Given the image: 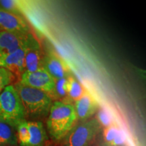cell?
<instances>
[{
    "mask_svg": "<svg viewBox=\"0 0 146 146\" xmlns=\"http://www.w3.org/2000/svg\"><path fill=\"white\" fill-rule=\"evenodd\" d=\"M29 137L23 146H45L47 141L46 131L42 122L39 120L27 121Z\"/></svg>",
    "mask_w": 146,
    "mask_h": 146,
    "instance_id": "12",
    "label": "cell"
},
{
    "mask_svg": "<svg viewBox=\"0 0 146 146\" xmlns=\"http://www.w3.org/2000/svg\"><path fill=\"white\" fill-rule=\"evenodd\" d=\"M85 89L75 78L70 75L67 81V97L72 101L76 102L85 92Z\"/></svg>",
    "mask_w": 146,
    "mask_h": 146,
    "instance_id": "14",
    "label": "cell"
},
{
    "mask_svg": "<svg viewBox=\"0 0 146 146\" xmlns=\"http://www.w3.org/2000/svg\"><path fill=\"white\" fill-rule=\"evenodd\" d=\"M74 107L77 120L84 122L89 120L98 112L99 104L90 93L85 91L83 96L75 102Z\"/></svg>",
    "mask_w": 146,
    "mask_h": 146,
    "instance_id": "11",
    "label": "cell"
},
{
    "mask_svg": "<svg viewBox=\"0 0 146 146\" xmlns=\"http://www.w3.org/2000/svg\"><path fill=\"white\" fill-rule=\"evenodd\" d=\"M47 116V131L51 137L57 141L65 138L77 120L74 106L66 102H54Z\"/></svg>",
    "mask_w": 146,
    "mask_h": 146,
    "instance_id": "1",
    "label": "cell"
},
{
    "mask_svg": "<svg viewBox=\"0 0 146 146\" xmlns=\"http://www.w3.org/2000/svg\"><path fill=\"white\" fill-rule=\"evenodd\" d=\"M121 128L116 123H114L111 125L104 128L102 133L101 142L100 146H105L110 143L121 130Z\"/></svg>",
    "mask_w": 146,
    "mask_h": 146,
    "instance_id": "15",
    "label": "cell"
},
{
    "mask_svg": "<svg viewBox=\"0 0 146 146\" xmlns=\"http://www.w3.org/2000/svg\"><path fill=\"white\" fill-rule=\"evenodd\" d=\"M0 5L3 10L20 14V8L17 0H0Z\"/></svg>",
    "mask_w": 146,
    "mask_h": 146,
    "instance_id": "20",
    "label": "cell"
},
{
    "mask_svg": "<svg viewBox=\"0 0 146 146\" xmlns=\"http://www.w3.org/2000/svg\"><path fill=\"white\" fill-rule=\"evenodd\" d=\"M29 34L0 31V60L23 46L27 42Z\"/></svg>",
    "mask_w": 146,
    "mask_h": 146,
    "instance_id": "9",
    "label": "cell"
},
{
    "mask_svg": "<svg viewBox=\"0 0 146 146\" xmlns=\"http://www.w3.org/2000/svg\"><path fill=\"white\" fill-rule=\"evenodd\" d=\"M67 81H68V77L56 80L54 97L60 98L67 97Z\"/></svg>",
    "mask_w": 146,
    "mask_h": 146,
    "instance_id": "19",
    "label": "cell"
},
{
    "mask_svg": "<svg viewBox=\"0 0 146 146\" xmlns=\"http://www.w3.org/2000/svg\"><path fill=\"white\" fill-rule=\"evenodd\" d=\"M101 126L96 118L74 125L64 138V146H90Z\"/></svg>",
    "mask_w": 146,
    "mask_h": 146,
    "instance_id": "4",
    "label": "cell"
},
{
    "mask_svg": "<svg viewBox=\"0 0 146 146\" xmlns=\"http://www.w3.org/2000/svg\"><path fill=\"white\" fill-rule=\"evenodd\" d=\"M127 137L125 131L121 129L117 136L110 143L105 146H127Z\"/></svg>",
    "mask_w": 146,
    "mask_h": 146,
    "instance_id": "21",
    "label": "cell"
},
{
    "mask_svg": "<svg viewBox=\"0 0 146 146\" xmlns=\"http://www.w3.org/2000/svg\"><path fill=\"white\" fill-rule=\"evenodd\" d=\"M26 120L25 110L14 85H8L0 94V121L16 129Z\"/></svg>",
    "mask_w": 146,
    "mask_h": 146,
    "instance_id": "3",
    "label": "cell"
},
{
    "mask_svg": "<svg viewBox=\"0 0 146 146\" xmlns=\"http://www.w3.org/2000/svg\"><path fill=\"white\" fill-rule=\"evenodd\" d=\"M26 44L27 42L23 46L14 51L12 54L0 60V67H2L10 71L15 76L21 77V74L25 72V56Z\"/></svg>",
    "mask_w": 146,
    "mask_h": 146,
    "instance_id": "10",
    "label": "cell"
},
{
    "mask_svg": "<svg viewBox=\"0 0 146 146\" xmlns=\"http://www.w3.org/2000/svg\"><path fill=\"white\" fill-rule=\"evenodd\" d=\"M97 120L100 123V126L106 127L115 123L113 116L110 111L106 108H101L98 109L97 114Z\"/></svg>",
    "mask_w": 146,
    "mask_h": 146,
    "instance_id": "16",
    "label": "cell"
},
{
    "mask_svg": "<svg viewBox=\"0 0 146 146\" xmlns=\"http://www.w3.org/2000/svg\"><path fill=\"white\" fill-rule=\"evenodd\" d=\"M20 78V82L23 85L44 91L50 95L52 99L54 97L56 80L45 70L24 72Z\"/></svg>",
    "mask_w": 146,
    "mask_h": 146,
    "instance_id": "6",
    "label": "cell"
},
{
    "mask_svg": "<svg viewBox=\"0 0 146 146\" xmlns=\"http://www.w3.org/2000/svg\"><path fill=\"white\" fill-rule=\"evenodd\" d=\"M14 87L23 104L26 118L40 119L48 116L53 104L50 95L23 85L20 81L14 84Z\"/></svg>",
    "mask_w": 146,
    "mask_h": 146,
    "instance_id": "2",
    "label": "cell"
},
{
    "mask_svg": "<svg viewBox=\"0 0 146 146\" xmlns=\"http://www.w3.org/2000/svg\"><path fill=\"white\" fill-rule=\"evenodd\" d=\"M0 31L27 35L31 27L21 14L0 8Z\"/></svg>",
    "mask_w": 146,
    "mask_h": 146,
    "instance_id": "7",
    "label": "cell"
},
{
    "mask_svg": "<svg viewBox=\"0 0 146 146\" xmlns=\"http://www.w3.org/2000/svg\"><path fill=\"white\" fill-rule=\"evenodd\" d=\"M45 53L39 41L31 33H29L26 44L25 56V72H35L45 70Z\"/></svg>",
    "mask_w": 146,
    "mask_h": 146,
    "instance_id": "5",
    "label": "cell"
},
{
    "mask_svg": "<svg viewBox=\"0 0 146 146\" xmlns=\"http://www.w3.org/2000/svg\"><path fill=\"white\" fill-rule=\"evenodd\" d=\"M15 76L10 71L0 67V94L3 89L13 82Z\"/></svg>",
    "mask_w": 146,
    "mask_h": 146,
    "instance_id": "18",
    "label": "cell"
},
{
    "mask_svg": "<svg viewBox=\"0 0 146 146\" xmlns=\"http://www.w3.org/2000/svg\"><path fill=\"white\" fill-rule=\"evenodd\" d=\"M16 131L18 141L19 142L20 145L23 146L28 141L29 137L27 120H25L18 124L16 128Z\"/></svg>",
    "mask_w": 146,
    "mask_h": 146,
    "instance_id": "17",
    "label": "cell"
},
{
    "mask_svg": "<svg viewBox=\"0 0 146 146\" xmlns=\"http://www.w3.org/2000/svg\"><path fill=\"white\" fill-rule=\"evenodd\" d=\"M44 68L55 80L70 75V68L58 54L50 50L45 54Z\"/></svg>",
    "mask_w": 146,
    "mask_h": 146,
    "instance_id": "8",
    "label": "cell"
},
{
    "mask_svg": "<svg viewBox=\"0 0 146 146\" xmlns=\"http://www.w3.org/2000/svg\"><path fill=\"white\" fill-rule=\"evenodd\" d=\"M16 129L0 121V146H15L18 144Z\"/></svg>",
    "mask_w": 146,
    "mask_h": 146,
    "instance_id": "13",
    "label": "cell"
}]
</instances>
